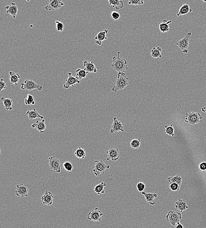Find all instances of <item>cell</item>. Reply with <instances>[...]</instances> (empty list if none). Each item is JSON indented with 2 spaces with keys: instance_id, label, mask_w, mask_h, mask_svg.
Here are the masks:
<instances>
[{
  "instance_id": "cell-31",
  "label": "cell",
  "mask_w": 206,
  "mask_h": 228,
  "mask_svg": "<svg viewBox=\"0 0 206 228\" xmlns=\"http://www.w3.org/2000/svg\"><path fill=\"white\" fill-rule=\"evenodd\" d=\"M75 155L76 157L79 159H85V158L86 153L85 151V149L82 148L81 147H79L78 149L76 150V151L75 152Z\"/></svg>"
},
{
  "instance_id": "cell-20",
  "label": "cell",
  "mask_w": 206,
  "mask_h": 228,
  "mask_svg": "<svg viewBox=\"0 0 206 228\" xmlns=\"http://www.w3.org/2000/svg\"><path fill=\"white\" fill-rule=\"evenodd\" d=\"M31 127L36 129L41 133H45V130L46 128L45 120L43 119L41 121L37 120L36 122L31 125Z\"/></svg>"
},
{
  "instance_id": "cell-39",
  "label": "cell",
  "mask_w": 206,
  "mask_h": 228,
  "mask_svg": "<svg viewBox=\"0 0 206 228\" xmlns=\"http://www.w3.org/2000/svg\"><path fill=\"white\" fill-rule=\"evenodd\" d=\"M55 24H56V30L58 32H62L63 31L64 29V25L63 23L58 21H55Z\"/></svg>"
},
{
  "instance_id": "cell-32",
  "label": "cell",
  "mask_w": 206,
  "mask_h": 228,
  "mask_svg": "<svg viewBox=\"0 0 206 228\" xmlns=\"http://www.w3.org/2000/svg\"><path fill=\"white\" fill-rule=\"evenodd\" d=\"M87 74L84 69H78L76 70V77L79 80L85 79Z\"/></svg>"
},
{
  "instance_id": "cell-46",
  "label": "cell",
  "mask_w": 206,
  "mask_h": 228,
  "mask_svg": "<svg viewBox=\"0 0 206 228\" xmlns=\"http://www.w3.org/2000/svg\"><path fill=\"white\" fill-rule=\"evenodd\" d=\"M202 1H203V2H205V3H206V1H204V0H202Z\"/></svg>"
},
{
  "instance_id": "cell-11",
  "label": "cell",
  "mask_w": 206,
  "mask_h": 228,
  "mask_svg": "<svg viewBox=\"0 0 206 228\" xmlns=\"http://www.w3.org/2000/svg\"><path fill=\"white\" fill-rule=\"evenodd\" d=\"M29 192V188L26 185L20 184L16 187L15 193L17 196L23 198L28 196Z\"/></svg>"
},
{
  "instance_id": "cell-40",
  "label": "cell",
  "mask_w": 206,
  "mask_h": 228,
  "mask_svg": "<svg viewBox=\"0 0 206 228\" xmlns=\"http://www.w3.org/2000/svg\"><path fill=\"white\" fill-rule=\"evenodd\" d=\"M136 187L138 191L141 193L145 190V186L144 183L142 182H139L137 184Z\"/></svg>"
},
{
  "instance_id": "cell-24",
  "label": "cell",
  "mask_w": 206,
  "mask_h": 228,
  "mask_svg": "<svg viewBox=\"0 0 206 228\" xmlns=\"http://www.w3.org/2000/svg\"><path fill=\"white\" fill-rule=\"evenodd\" d=\"M172 22L171 20L168 21L164 20L161 23H159V29L162 33H165L170 31V24Z\"/></svg>"
},
{
  "instance_id": "cell-9",
  "label": "cell",
  "mask_w": 206,
  "mask_h": 228,
  "mask_svg": "<svg viewBox=\"0 0 206 228\" xmlns=\"http://www.w3.org/2000/svg\"><path fill=\"white\" fill-rule=\"evenodd\" d=\"M103 215L101 210H98V207H96L88 213L87 219L94 222H100Z\"/></svg>"
},
{
  "instance_id": "cell-4",
  "label": "cell",
  "mask_w": 206,
  "mask_h": 228,
  "mask_svg": "<svg viewBox=\"0 0 206 228\" xmlns=\"http://www.w3.org/2000/svg\"><path fill=\"white\" fill-rule=\"evenodd\" d=\"M43 89V88L42 86L38 84L31 80H25L24 83L21 84V89L23 90H27L31 91L34 90H37L38 91H41Z\"/></svg>"
},
{
  "instance_id": "cell-26",
  "label": "cell",
  "mask_w": 206,
  "mask_h": 228,
  "mask_svg": "<svg viewBox=\"0 0 206 228\" xmlns=\"http://www.w3.org/2000/svg\"><path fill=\"white\" fill-rule=\"evenodd\" d=\"M109 5L112 6L113 8L119 10L122 9L124 7V2L120 0H109Z\"/></svg>"
},
{
  "instance_id": "cell-34",
  "label": "cell",
  "mask_w": 206,
  "mask_h": 228,
  "mask_svg": "<svg viewBox=\"0 0 206 228\" xmlns=\"http://www.w3.org/2000/svg\"><path fill=\"white\" fill-rule=\"evenodd\" d=\"M25 104L26 105H35L36 103L34 100V96L31 94H27L25 99Z\"/></svg>"
},
{
  "instance_id": "cell-23",
  "label": "cell",
  "mask_w": 206,
  "mask_h": 228,
  "mask_svg": "<svg viewBox=\"0 0 206 228\" xmlns=\"http://www.w3.org/2000/svg\"><path fill=\"white\" fill-rule=\"evenodd\" d=\"M175 208L179 210L181 212H182L184 210L189 208L186 201L182 200L179 199L175 203Z\"/></svg>"
},
{
  "instance_id": "cell-30",
  "label": "cell",
  "mask_w": 206,
  "mask_h": 228,
  "mask_svg": "<svg viewBox=\"0 0 206 228\" xmlns=\"http://www.w3.org/2000/svg\"><path fill=\"white\" fill-rule=\"evenodd\" d=\"M182 179L183 178L181 177L179 175H175L174 177H170L168 178V181L169 183H176L178 184L179 186H181V183H182Z\"/></svg>"
},
{
  "instance_id": "cell-42",
  "label": "cell",
  "mask_w": 206,
  "mask_h": 228,
  "mask_svg": "<svg viewBox=\"0 0 206 228\" xmlns=\"http://www.w3.org/2000/svg\"><path fill=\"white\" fill-rule=\"evenodd\" d=\"M7 87L6 84L4 82L3 79H1L0 80V91H2Z\"/></svg>"
},
{
  "instance_id": "cell-47",
  "label": "cell",
  "mask_w": 206,
  "mask_h": 228,
  "mask_svg": "<svg viewBox=\"0 0 206 228\" xmlns=\"http://www.w3.org/2000/svg\"></svg>"
},
{
  "instance_id": "cell-1",
  "label": "cell",
  "mask_w": 206,
  "mask_h": 228,
  "mask_svg": "<svg viewBox=\"0 0 206 228\" xmlns=\"http://www.w3.org/2000/svg\"><path fill=\"white\" fill-rule=\"evenodd\" d=\"M120 54L121 53L120 51H118L117 57H113V62L111 66L115 72L118 73H125L126 70H128V62L125 59L121 58Z\"/></svg>"
},
{
  "instance_id": "cell-43",
  "label": "cell",
  "mask_w": 206,
  "mask_h": 228,
  "mask_svg": "<svg viewBox=\"0 0 206 228\" xmlns=\"http://www.w3.org/2000/svg\"><path fill=\"white\" fill-rule=\"evenodd\" d=\"M199 168L200 170L202 171H204L206 170V162H203L200 164L199 165Z\"/></svg>"
},
{
  "instance_id": "cell-5",
  "label": "cell",
  "mask_w": 206,
  "mask_h": 228,
  "mask_svg": "<svg viewBox=\"0 0 206 228\" xmlns=\"http://www.w3.org/2000/svg\"><path fill=\"white\" fill-rule=\"evenodd\" d=\"M167 221L173 226H175L177 224L180 223L182 219L181 214L174 210H169L166 216Z\"/></svg>"
},
{
  "instance_id": "cell-25",
  "label": "cell",
  "mask_w": 206,
  "mask_h": 228,
  "mask_svg": "<svg viewBox=\"0 0 206 228\" xmlns=\"http://www.w3.org/2000/svg\"><path fill=\"white\" fill-rule=\"evenodd\" d=\"M9 74L10 76V82L12 84L15 85V86H17L18 83L19 82V80L21 78V76L18 73L10 71L9 73Z\"/></svg>"
},
{
  "instance_id": "cell-13",
  "label": "cell",
  "mask_w": 206,
  "mask_h": 228,
  "mask_svg": "<svg viewBox=\"0 0 206 228\" xmlns=\"http://www.w3.org/2000/svg\"><path fill=\"white\" fill-rule=\"evenodd\" d=\"M107 155V161H117L120 158V152L118 148H111L106 151Z\"/></svg>"
},
{
  "instance_id": "cell-15",
  "label": "cell",
  "mask_w": 206,
  "mask_h": 228,
  "mask_svg": "<svg viewBox=\"0 0 206 228\" xmlns=\"http://www.w3.org/2000/svg\"><path fill=\"white\" fill-rule=\"evenodd\" d=\"M141 194L145 197V200L148 204L154 206L157 204L155 199L158 197V194L156 193H147L142 192Z\"/></svg>"
},
{
  "instance_id": "cell-44",
  "label": "cell",
  "mask_w": 206,
  "mask_h": 228,
  "mask_svg": "<svg viewBox=\"0 0 206 228\" xmlns=\"http://www.w3.org/2000/svg\"><path fill=\"white\" fill-rule=\"evenodd\" d=\"M175 228H184L183 226L180 223H178L176 224L175 226Z\"/></svg>"
},
{
  "instance_id": "cell-14",
  "label": "cell",
  "mask_w": 206,
  "mask_h": 228,
  "mask_svg": "<svg viewBox=\"0 0 206 228\" xmlns=\"http://www.w3.org/2000/svg\"><path fill=\"white\" fill-rule=\"evenodd\" d=\"M113 120H114V122L112 124V128L110 129V132L112 134H114L115 132L119 131L124 132L125 131V129L122 122L118 120L116 117L114 118Z\"/></svg>"
},
{
  "instance_id": "cell-41",
  "label": "cell",
  "mask_w": 206,
  "mask_h": 228,
  "mask_svg": "<svg viewBox=\"0 0 206 228\" xmlns=\"http://www.w3.org/2000/svg\"><path fill=\"white\" fill-rule=\"evenodd\" d=\"M111 16L114 20H118L120 18L121 15L118 11H113L111 13Z\"/></svg>"
},
{
  "instance_id": "cell-28",
  "label": "cell",
  "mask_w": 206,
  "mask_h": 228,
  "mask_svg": "<svg viewBox=\"0 0 206 228\" xmlns=\"http://www.w3.org/2000/svg\"><path fill=\"white\" fill-rule=\"evenodd\" d=\"M162 50L160 47H153L151 50V57L155 58H161L162 57L161 54Z\"/></svg>"
},
{
  "instance_id": "cell-45",
  "label": "cell",
  "mask_w": 206,
  "mask_h": 228,
  "mask_svg": "<svg viewBox=\"0 0 206 228\" xmlns=\"http://www.w3.org/2000/svg\"><path fill=\"white\" fill-rule=\"evenodd\" d=\"M201 111L202 112L205 113L206 114V107H204V108H202L201 109Z\"/></svg>"
},
{
  "instance_id": "cell-27",
  "label": "cell",
  "mask_w": 206,
  "mask_h": 228,
  "mask_svg": "<svg viewBox=\"0 0 206 228\" xmlns=\"http://www.w3.org/2000/svg\"><path fill=\"white\" fill-rule=\"evenodd\" d=\"M1 100L3 101L5 109L7 111H12V105L13 101L9 98H6L5 96L1 97Z\"/></svg>"
},
{
  "instance_id": "cell-12",
  "label": "cell",
  "mask_w": 206,
  "mask_h": 228,
  "mask_svg": "<svg viewBox=\"0 0 206 228\" xmlns=\"http://www.w3.org/2000/svg\"><path fill=\"white\" fill-rule=\"evenodd\" d=\"M68 78L66 79V83L63 85V88L65 89H68L70 87H74L76 84H80L81 83L80 80L72 76V73H68Z\"/></svg>"
},
{
  "instance_id": "cell-35",
  "label": "cell",
  "mask_w": 206,
  "mask_h": 228,
  "mask_svg": "<svg viewBox=\"0 0 206 228\" xmlns=\"http://www.w3.org/2000/svg\"><path fill=\"white\" fill-rule=\"evenodd\" d=\"M140 139H133L131 141L130 146L132 148L137 149L140 148Z\"/></svg>"
},
{
  "instance_id": "cell-29",
  "label": "cell",
  "mask_w": 206,
  "mask_h": 228,
  "mask_svg": "<svg viewBox=\"0 0 206 228\" xmlns=\"http://www.w3.org/2000/svg\"><path fill=\"white\" fill-rule=\"evenodd\" d=\"M106 186V184L104 182H101L100 184H98L95 186L94 191L98 195H100L105 193L104 187Z\"/></svg>"
},
{
  "instance_id": "cell-16",
  "label": "cell",
  "mask_w": 206,
  "mask_h": 228,
  "mask_svg": "<svg viewBox=\"0 0 206 228\" xmlns=\"http://www.w3.org/2000/svg\"><path fill=\"white\" fill-rule=\"evenodd\" d=\"M83 66L85 67V71L87 73H97V69L93 61H88L87 60H85L83 62Z\"/></svg>"
},
{
  "instance_id": "cell-2",
  "label": "cell",
  "mask_w": 206,
  "mask_h": 228,
  "mask_svg": "<svg viewBox=\"0 0 206 228\" xmlns=\"http://www.w3.org/2000/svg\"><path fill=\"white\" fill-rule=\"evenodd\" d=\"M129 85V79L125 73H119L115 86L112 88V91L117 92L127 87Z\"/></svg>"
},
{
  "instance_id": "cell-8",
  "label": "cell",
  "mask_w": 206,
  "mask_h": 228,
  "mask_svg": "<svg viewBox=\"0 0 206 228\" xmlns=\"http://www.w3.org/2000/svg\"><path fill=\"white\" fill-rule=\"evenodd\" d=\"M50 168L53 171L57 173L61 172V164L60 160L54 157H50L48 158Z\"/></svg>"
},
{
  "instance_id": "cell-22",
  "label": "cell",
  "mask_w": 206,
  "mask_h": 228,
  "mask_svg": "<svg viewBox=\"0 0 206 228\" xmlns=\"http://www.w3.org/2000/svg\"><path fill=\"white\" fill-rule=\"evenodd\" d=\"M26 114L28 116V118L31 120H33L38 118L41 119L42 120L44 119V117L40 115L35 108H33V110L32 111H27Z\"/></svg>"
},
{
  "instance_id": "cell-6",
  "label": "cell",
  "mask_w": 206,
  "mask_h": 228,
  "mask_svg": "<svg viewBox=\"0 0 206 228\" xmlns=\"http://www.w3.org/2000/svg\"><path fill=\"white\" fill-rule=\"evenodd\" d=\"M191 36H192V33L190 32H188L184 38L179 40L176 44V45L184 53L187 54L189 51L188 47H189V40L191 38Z\"/></svg>"
},
{
  "instance_id": "cell-36",
  "label": "cell",
  "mask_w": 206,
  "mask_h": 228,
  "mask_svg": "<svg viewBox=\"0 0 206 228\" xmlns=\"http://www.w3.org/2000/svg\"><path fill=\"white\" fill-rule=\"evenodd\" d=\"M63 168L66 171L68 172H71L73 169V166L71 163L69 161H66L62 164Z\"/></svg>"
},
{
  "instance_id": "cell-21",
  "label": "cell",
  "mask_w": 206,
  "mask_h": 228,
  "mask_svg": "<svg viewBox=\"0 0 206 228\" xmlns=\"http://www.w3.org/2000/svg\"><path fill=\"white\" fill-rule=\"evenodd\" d=\"M192 11V9L190 8L189 4L188 3L184 4L179 9V11L177 14V16L178 17L181 16V15H185Z\"/></svg>"
},
{
  "instance_id": "cell-33",
  "label": "cell",
  "mask_w": 206,
  "mask_h": 228,
  "mask_svg": "<svg viewBox=\"0 0 206 228\" xmlns=\"http://www.w3.org/2000/svg\"><path fill=\"white\" fill-rule=\"evenodd\" d=\"M164 132L169 136L173 137L174 136V130L172 124L170 125H166L164 126Z\"/></svg>"
},
{
  "instance_id": "cell-37",
  "label": "cell",
  "mask_w": 206,
  "mask_h": 228,
  "mask_svg": "<svg viewBox=\"0 0 206 228\" xmlns=\"http://www.w3.org/2000/svg\"><path fill=\"white\" fill-rule=\"evenodd\" d=\"M181 186L176 183H170L169 184L170 190L172 191H178L180 190Z\"/></svg>"
},
{
  "instance_id": "cell-7",
  "label": "cell",
  "mask_w": 206,
  "mask_h": 228,
  "mask_svg": "<svg viewBox=\"0 0 206 228\" xmlns=\"http://www.w3.org/2000/svg\"><path fill=\"white\" fill-rule=\"evenodd\" d=\"M202 119L201 115L199 113L190 112L189 113H186L184 121L189 124L195 125Z\"/></svg>"
},
{
  "instance_id": "cell-38",
  "label": "cell",
  "mask_w": 206,
  "mask_h": 228,
  "mask_svg": "<svg viewBox=\"0 0 206 228\" xmlns=\"http://www.w3.org/2000/svg\"><path fill=\"white\" fill-rule=\"evenodd\" d=\"M144 2L143 0H130L128 2L129 5H141L144 4Z\"/></svg>"
},
{
  "instance_id": "cell-10",
  "label": "cell",
  "mask_w": 206,
  "mask_h": 228,
  "mask_svg": "<svg viewBox=\"0 0 206 228\" xmlns=\"http://www.w3.org/2000/svg\"><path fill=\"white\" fill-rule=\"evenodd\" d=\"M64 5V3L61 0H50L48 5L45 7V9L47 11L57 10Z\"/></svg>"
},
{
  "instance_id": "cell-18",
  "label": "cell",
  "mask_w": 206,
  "mask_h": 228,
  "mask_svg": "<svg viewBox=\"0 0 206 228\" xmlns=\"http://www.w3.org/2000/svg\"><path fill=\"white\" fill-rule=\"evenodd\" d=\"M108 30H105L103 31L99 32L96 37H95V39L96 41V44L98 46H101L103 41L107 40V35L108 34Z\"/></svg>"
},
{
  "instance_id": "cell-17",
  "label": "cell",
  "mask_w": 206,
  "mask_h": 228,
  "mask_svg": "<svg viewBox=\"0 0 206 228\" xmlns=\"http://www.w3.org/2000/svg\"><path fill=\"white\" fill-rule=\"evenodd\" d=\"M53 200V195L51 192L48 191H46L44 195L42 197V203L48 206L52 205Z\"/></svg>"
},
{
  "instance_id": "cell-3",
  "label": "cell",
  "mask_w": 206,
  "mask_h": 228,
  "mask_svg": "<svg viewBox=\"0 0 206 228\" xmlns=\"http://www.w3.org/2000/svg\"><path fill=\"white\" fill-rule=\"evenodd\" d=\"M110 168V165L106 164L104 161L96 160L95 161V165L93 169L94 174L96 176H99L101 174H104L105 172Z\"/></svg>"
},
{
  "instance_id": "cell-19",
  "label": "cell",
  "mask_w": 206,
  "mask_h": 228,
  "mask_svg": "<svg viewBox=\"0 0 206 228\" xmlns=\"http://www.w3.org/2000/svg\"><path fill=\"white\" fill-rule=\"evenodd\" d=\"M6 10V13L10 15L13 18H15L16 15L18 12V8L15 3L12 2L9 5L5 7Z\"/></svg>"
}]
</instances>
